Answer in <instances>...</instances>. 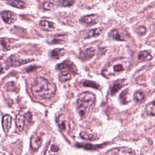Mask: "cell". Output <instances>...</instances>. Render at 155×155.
<instances>
[{"label":"cell","mask_w":155,"mask_h":155,"mask_svg":"<svg viewBox=\"0 0 155 155\" xmlns=\"http://www.w3.org/2000/svg\"><path fill=\"white\" fill-rule=\"evenodd\" d=\"M31 91L34 97L38 99H47L56 93V85L44 77H38L31 85Z\"/></svg>","instance_id":"cell-1"},{"label":"cell","mask_w":155,"mask_h":155,"mask_svg":"<svg viewBox=\"0 0 155 155\" xmlns=\"http://www.w3.org/2000/svg\"><path fill=\"white\" fill-rule=\"evenodd\" d=\"M130 60L127 58H119L115 59L103 69L102 74L106 78H110L117 75L126 70L130 66Z\"/></svg>","instance_id":"cell-2"},{"label":"cell","mask_w":155,"mask_h":155,"mask_svg":"<svg viewBox=\"0 0 155 155\" xmlns=\"http://www.w3.org/2000/svg\"><path fill=\"white\" fill-rule=\"evenodd\" d=\"M95 96L91 93L85 91L79 94L77 100L78 111L81 116L85 114L87 108L90 107L94 102Z\"/></svg>","instance_id":"cell-3"},{"label":"cell","mask_w":155,"mask_h":155,"mask_svg":"<svg viewBox=\"0 0 155 155\" xmlns=\"http://www.w3.org/2000/svg\"><path fill=\"white\" fill-rule=\"evenodd\" d=\"M105 155H136L134 151L128 147H117L108 150Z\"/></svg>","instance_id":"cell-4"},{"label":"cell","mask_w":155,"mask_h":155,"mask_svg":"<svg viewBox=\"0 0 155 155\" xmlns=\"http://www.w3.org/2000/svg\"><path fill=\"white\" fill-rule=\"evenodd\" d=\"M33 59H24L18 57L16 55H12L10 56L6 61V64L10 67H18L23 64H25L28 62L33 61Z\"/></svg>","instance_id":"cell-5"},{"label":"cell","mask_w":155,"mask_h":155,"mask_svg":"<svg viewBox=\"0 0 155 155\" xmlns=\"http://www.w3.org/2000/svg\"><path fill=\"white\" fill-rule=\"evenodd\" d=\"M98 21V16L95 14L86 15L80 19V22L87 26H91L96 24Z\"/></svg>","instance_id":"cell-6"},{"label":"cell","mask_w":155,"mask_h":155,"mask_svg":"<svg viewBox=\"0 0 155 155\" xmlns=\"http://www.w3.org/2000/svg\"><path fill=\"white\" fill-rule=\"evenodd\" d=\"M1 16L3 21L8 24L13 23L16 19V14L10 11H2L1 13Z\"/></svg>","instance_id":"cell-7"},{"label":"cell","mask_w":155,"mask_h":155,"mask_svg":"<svg viewBox=\"0 0 155 155\" xmlns=\"http://www.w3.org/2000/svg\"><path fill=\"white\" fill-rule=\"evenodd\" d=\"M57 123L59 128L61 130H68L70 127V124L66 116L62 114H60L57 118Z\"/></svg>","instance_id":"cell-8"},{"label":"cell","mask_w":155,"mask_h":155,"mask_svg":"<svg viewBox=\"0 0 155 155\" xmlns=\"http://www.w3.org/2000/svg\"><path fill=\"white\" fill-rule=\"evenodd\" d=\"M42 143V138L38 134H33L30 139V147L33 150H37Z\"/></svg>","instance_id":"cell-9"},{"label":"cell","mask_w":155,"mask_h":155,"mask_svg":"<svg viewBox=\"0 0 155 155\" xmlns=\"http://www.w3.org/2000/svg\"><path fill=\"white\" fill-rule=\"evenodd\" d=\"M108 36L111 39L116 41H125L126 39L125 34H123L121 31L118 29H114L110 31Z\"/></svg>","instance_id":"cell-10"},{"label":"cell","mask_w":155,"mask_h":155,"mask_svg":"<svg viewBox=\"0 0 155 155\" xmlns=\"http://www.w3.org/2000/svg\"><path fill=\"white\" fill-rule=\"evenodd\" d=\"M50 39L48 42L50 44H63L67 41V35L62 34L56 35Z\"/></svg>","instance_id":"cell-11"},{"label":"cell","mask_w":155,"mask_h":155,"mask_svg":"<svg viewBox=\"0 0 155 155\" xmlns=\"http://www.w3.org/2000/svg\"><path fill=\"white\" fill-rule=\"evenodd\" d=\"M59 148L54 143H50L44 155H58Z\"/></svg>","instance_id":"cell-12"},{"label":"cell","mask_w":155,"mask_h":155,"mask_svg":"<svg viewBox=\"0 0 155 155\" xmlns=\"http://www.w3.org/2000/svg\"><path fill=\"white\" fill-rule=\"evenodd\" d=\"M12 117L9 114H5L2 118V125L5 132H7L11 127Z\"/></svg>","instance_id":"cell-13"},{"label":"cell","mask_w":155,"mask_h":155,"mask_svg":"<svg viewBox=\"0 0 155 155\" xmlns=\"http://www.w3.org/2000/svg\"><path fill=\"white\" fill-rule=\"evenodd\" d=\"M39 25L42 28V29L45 31H52L54 29L55 27L54 24L53 22L47 20L41 21Z\"/></svg>","instance_id":"cell-14"},{"label":"cell","mask_w":155,"mask_h":155,"mask_svg":"<svg viewBox=\"0 0 155 155\" xmlns=\"http://www.w3.org/2000/svg\"><path fill=\"white\" fill-rule=\"evenodd\" d=\"M153 58V54L150 51L144 50L140 51L138 55V59L140 61H147L152 59Z\"/></svg>","instance_id":"cell-15"},{"label":"cell","mask_w":155,"mask_h":155,"mask_svg":"<svg viewBox=\"0 0 155 155\" xmlns=\"http://www.w3.org/2000/svg\"><path fill=\"white\" fill-rule=\"evenodd\" d=\"M25 125V118L24 116L18 114L16 117V125L19 131H22Z\"/></svg>","instance_id":"cell-16"},{"label":"cell","mask_w":155,"mask_h":155,"mask_svg":"<svg viewBox=\"0 0 155 155\" xmlns=\"http://www.w3.org/2000/svg\"><path fill=\"white\" fill-rule=\"evenodd\" d=\"M145 111L148 115L155 116V100L147 105Z\"/></svg>","instance_id":"cell-17"},{"label":"cell","mask_w":155,"mask_h":155,"mask_svg":"<svg viewBox=\"0 0 155 155\" xmlns=\"http://www.w3.org/2000/svg\"><path fill=\"white\" fill-rule=\"evenodd\" d=\"M102 32V29L101 28H93L92 30H90L88 31L87 35L85 37L86 38H96L99 36Z\"/></svg>","instance_id":"cell-18"},{"label":"cell","mask_w":155,"mask_h":155,"mask_svg":"<svg viewBox=\"0 0 155 155\" xmlns=\"http://www.w3.org/2000/svg\"><path fill=\"white\" fill-rule=\"evenodd\" d=\"M64 53H65L64 49L61 48H56L51 51L50 55L51 58L57 59L61 58L62 56H63L64 54Z\"/></svg>","instance_id":"cell-19"},{"label":"cell","mask_w":155,"mask_h":155,"mask_svg":"<svg viewBox=\"0 0 155 155\" xmlns=\"http://www.w3.org/2000/svg\"><path fill=\"white\" fill-rule=\"evenodd\" d=\"M71 78V74L69 71H63L59 74V79L62 82H65L70 80Z\"/></svg>","instance_id":"cell-20"},{"label":"cell","mask_w":155,"mask_h":155,"mask_svg":"<svg viewBox=\"0 0 155 155\" xmlns=\"http://www.w3.org/2000/svg\"><path fill=\"white\" fill-rule=\"evenodd\" d=\"M7 3L18 8H24L26 7L25 3L22 1H10L7 2Z\"/></svg>","instance_id":"cell-21"},{"label":"cell","mask_w":155,"mask_h":155,"mask_svg":"<svg viewBox=\"0 0 155 155\" xmlns=\"http://www.w3.org/2000/svg\"><path fill=\"white\" fill-rule=\"evenodd\" d=\"M95 54V50L93 48L90 47L85 50V51L82 54V58L85 59H91L94 56Z\"/></svg>","instance_id":"cell-22"},{"label":"cell","mask_w":155,"mask_h":155,"mask_svg":"<svg viewBox=\"0 0 155 155\" xmlns=\"http://www.w3.org/2000/svg\"><path fill=\"white\" fill-rule=\"evenodd\" d=\"M145 96L144 94L140 91H137L134 94V100L136 102L141 103L144 101Z\"/></svg>","instance_id":"cell-23"},{"label":"cell","mask_w":155,"mask_h":155,"mask_svg":"<svg viewBox=\"0 0 155 155\" xmlns=\"http://www.w3.org/2000/svg\"><path fill=\"white\" fill-rule=\"evenodd\" d=\"M80 137L84 139H87V140H93L94 139V136L92 134H90L89 133L85 132V131H82L80 133Z\"/></svg>","instance_id":"cell-24"},{"label":"cell","mask_w":155,"mask_h":155,"mask_svg":"<svg viewBox=\"0 0 155 155\" xmlns=\"http://www.w3.org/2000/svg\"><path fill=\"white\" fill-rule=\"evenodd\" d=\"M128 89H126L125 90H124L120 94V100L121 101V102L125 104L127 102V96H128Z\"/></svg>","instance_id":"cell-25"},{"label":"cell","mask_w":155,"mask_h":155,"mask_svg":"<svg viewBox=\"0 0 155 155\" xmlns=\"http://www.w3.org/2000/svg\"><path fill=\"white\" fill-rule=\"evenodd\" d=\"M122 87V85L121 84H114L111 89V94L114 95L115 93H116Z\"/></svg>","instance_id":"cell-26"},{"label":"cell","mask_w":155,"mask_h":155,"mask_svg":"<svg viewBox=\"0 0 155 155\" xmlns=\"http://www.w3.org/2000/svg\"><path fill=\"white\" fill-rule=\"evenodd\" d=\"M83 85L85 87H91L92 88H99V85L95 83L94 82L90 81H86L83 83Z\"/></svg>","instance_id":"cell-27"},{"label":"cell","mask_w":155,"mask_h":155,"mask_svg":"<svg viewBox=\"0 0 155 155\" xmlns=\"http://www.w3.org/2000/svg\"><path fill=\"white\" fill-rule=\"evenodd\" d=\"M74 3V1H60L61 5L64 7L71 6Z\"/></svg>","instance_id":"cell-28"},{"label":"cell","mask_w":155,"mask_h":155,"mask_svg":"<svg viewBox=\"0 0 155 155\" xmlns=\"http://www.w3.org/2000/svg\"><path fill=\"white\" fill-rule=\"evenodd\" d=\"M53 7V4L51 2L47 1L43 4V8L45 10H51Z\"/></svg>","instance_id":"cell-29"},{"label":"cell","mask_w":155,"mask_h":155,"mask_svg":"<svg viewBox=\"0 0 155 155\" xmlns=\"http://www.w3.org/2000/svg\"><path fill=\"white\" fill-rule=\"evenodd\" d=\"M146 31H147V29L144 26L139 27L136 30V32L140 35H143L144 34H145Z\"/></svg>","instance_id":"cell-30"},{"label":"cell","mask_w":155,"mask_h":155,"mask_svg":"<svg viewBox=\"0 0 155 155\" xmlns=\"http://www.w3.org/2000/svg\"><path fill=\"white\" fill-rule=\"evenodd\" d=\"M25 118H27L28 120H29V119H31V113H30V112H28L27 113H26L25 114V116H24Z\"/></svg>","instance_id":"cell-31"},{"label":"cell","mask_w":155,"mask_h":155,"mask_svg":"<svg viewBox=\"0 0 155 155\" xmlns=\"http://www.w3.org/2000/svg\"><path fill=\"white\" fill-rule=\"evenodd\" d=\"M154 155H155V154H154Z\"/></svg>","instance_id":"cell-32"}]
</instances>
